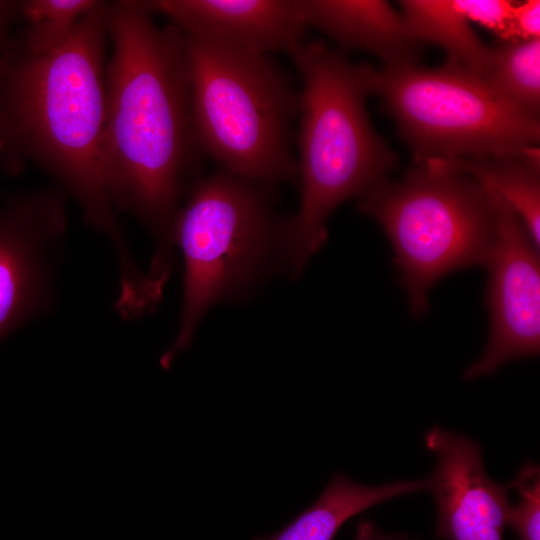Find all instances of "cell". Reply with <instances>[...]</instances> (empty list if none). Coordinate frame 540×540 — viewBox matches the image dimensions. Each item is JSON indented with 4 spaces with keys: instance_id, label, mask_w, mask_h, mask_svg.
Returning a JSON list of instances; mask_svg holds the SVG:
<instances>
[{
    "instance_id": "obj_1",
    "label": "cell",
    "mask_w": 540,
    "mask_h": 540,
    "mask_svg": "<svg viewBox=\"0 0 540 540\" xmlns=\"http://www.w3.org/2000/svg\"><path fill=\"white\" fill-rule=\"evenodd\" d=\"M147 1L109 3L102 178L115 210L155 241L149 271L171 274L172 229L202 154L193 129L185 38Z\"/></svg>"
},
{
    "instance_id": "obj_2",
    "label": "cell",
    "mask_w": 540,
    "mask_h": 540,
    "mask_svg": "<svg viewBox=\"0 0 540 540\" xmlns=\"http://www.w3.org/2000/svg\"><path fill=\"white\" fill-rule=\"evenodd\" d=\"M109 3L100 1L73 36L45 55L10 51L0 71L4 148L34 162L73 197L84 222L108 239L119 286L143 278L102 178Z\"/></svg>"
},
{
    "instance_id": "obj_3",
    "label": "cell",
    "mask_w": 540,
    "mask_h": 540,
    "mask_svg": "<svg viewBox=\"0 0 540 540\" xmlns=\"http://www.w3.org/2000/svg\"><path fill=\"white\" fill-rule=\"evenodd\" d=\"M290 55L301 79L295 134L301 193L288 220L284 268L295 278L325 244L333 210L386 180L396 157L370 125L359 65L320 41L303 42Z\"/></svg>"
},
{
    "instance_id": "obj_4",
    "label": "cell",
    "mask_w": 540,
    "mask_h": 540,
    "mask_svg": "<svg viewBox=\"0 0 540 540\" xmlns=\"http://www.w3.org/2000/svg\"><path fill=\"white\" fill-rule=\"evenodd\" d=\"M271 190L219 167L192 185L172 229L185 269L178 332L163 368L191 344L212 306L245 296L284 265L289 219L277 213Z\"/></svg>"
},
{
    "instance_id": "obj_5",
    "label": "cell",
    "mask_w": 540,
    "mask_h": 540,
    "mask_svg": "<svg viewBox=\"0 0 540 540\" xmlns=\"http://www.w3.org/2000/svg\"><path fill=\"white\" fill-rule=\"evenodd\" d=\"M184 38L192 123L202 154L270 188L297 182L299 91L284 70L267 55Z\"/></svg>"
},
{
    "instance_id": "obj_6",
    "label": "cell",
    "mask_w": 540,
    "mask_h": 540,
    "mask_svg": "<svg viewBox=\"0 0 540 540\" xmlns=\"http://www.w3.org/2000/svg\"><path fill=\"white\" fill-rule=\"evenodd\" d=\"M358 208L382 226L394 251L410 310H428L431 287L446 274L485 264L494 235L483 186L432 159L398 182L384 180L360 197Z\"/></svg>"
},
{
    "instance_id": "obj_7",
    "label": "cell",
    "mask_w": 540,
    "mask_h": 540,
    "mask_svg": "<svg viewBox=\"0 0 540 540\" xmlns=\"http://www.w3.org/2000/svg\"><path fill=\"white\" fill-rule=\"evenodd\" d=\"M359 70L367 94L384 99L418 164L517 154L539 142V117L500 98L462 66L362 64Z\"/></svg>"
},
{
    "instance_id": "obj_8",
    "label": "cell",
    "mask_w": 540,
    "mask_h": 540,
    "mask_svg": "<svg viewBox=\"0 0 540 540\" xmlns=\"http://www.w3.org/2000/svg\"><path fill=\"white\" fill-rule=\"evenodd\" d=\"M66 196L59 187H43L0 201V344L53 307Z\"/></svg>"
},
{
    "instance_id": "obj_9",
    "label": "cell",
    "mask_w": 540,
    "mask_h": 540,
    "mask_svg": "<svg viewBox=\"0 0 540 540\" xmlns=\"http://www.w3.org/2000/svg\"><path fill=\"white\" fill-rule=\"evenodd\" d=\"M479 183L494 218L493 241L484 264L489 277L490 334L482 357L465 371L466 379L490 375L504 363L536 356L540 350L539 247L506 201L489 185Z\"/></svg>"
},
{
    "instance_id": "obj_10",
    "label": "cell",
    "mask_w": 540,
    "mask_h": 540,
    "mask_svg": "<svg viewBox=\"0 0 540 540\" xmlns=\"http://www.w3.org/2000/svg\"><path fill=\"white\" fill-rule=\"evenodd\" d=\"M437 456L428 478L437 507L435 536L445 540H503L509 485L487 474L478 443L441 427L424 436Z\"/></svg>"
},
{
    "instance_id": "obj_11",
    "label": "cell",
    "mask_w": 540,
    "mask_h": 540,
    "mask_svg": "<svg viewBox=\"0 0 540 540\" xmlns=\"http://www.w3.org/2000/svg\"><path fill=\"white\" fill-rule=\"evenodd\" d=\"M152 12L166 16L185 36L243 52L289 54L308 26L301 0H155Z\"/></svg>"
},
{
    "instance_id": "obj_12",
    "label": "cell",
    "mask_w": 540,
    "mask_h": 540,
    "mask_svg": "<svg viewBox=\"0 0 540 540\" xmlns=\"http://www.w3.org/2000/svg\"><path fill=\"white\" fill-rule=\"evenodd\" d=\"M305 22L341 48L370 52L385 65L416 63L419 42L404 19L382 0H301Z\"/></svg>"
},
{
    "instance_id": "obj_13",
    "label": "cell",
    "mask_w": 540,
    "mask_h": 540,
    "mask_svg": "<svg viewBox=\"0 0 540 540\" xmlns=\"http://www.w3.org/2000/svg\"><path fill=\"white\" fill-rule=\"evenodd\" d=\"M429 489L427 479L367 486L337 472L318 499L286 527L252 540H333L353 516L389 499Z\"/></svg>"
},
{
    "instance_id": "obj_14",
    "label": "cell",
    "mask_w": 540,
    "mask_h": 540,
    "mask_svg": "<svg viewBox=\"0 0 540 540\" xmlns=\"http://www.w3.org/2000/svg\"><path fill=\"white\" fill-rule=\"evenodd\" d=\"M448 168L489 185L516 212L534 243L540 244L539 149L521 153L441 160Z\"/></svg>"
},
{
    "instance_id": "obj_15",
    "label": "cell",
    "mask_w": 540,
    "mask_h": 540,
    "mask_svg": "<svg viewBox=\"0 0 540 540\" xmlns=\"http://www.w3.org/2000/svg\"><path fill=\"white\" fill-rule=\"evenodd\" d=\"M403 19L417 42H433L448 53L449 63L481 77L491 48L477 37L455 0H404Z\"/></svg>"
},
{
    "instance_id": "obj_16",
    "label": "cell",
    "mask_w": 540,
    "mask_h": 540,
    "mask_svg": "<svg viewBox=\"0 0 540 540\" xmlns=\"http://www.w3.org/2000/svg\"><path fill=\"white\" fill-rule=\"evenodd\" d=\"M480 78L500 98L539 117L540 39L510 42L491 48Z\"/></svg>"
},
{
    "instance_id": "obj_17",
    "label": "cell",
    "mask_w": 540,
    "mask_h": 540,
    "mask_svg": "<svg viewBox=\"0 0 540 540\" xmlns=\"http://www.w3.org/2000/svg\"><path fill=\"white\" fill-rule=\"evenodd\" d=\"M98 0L20 1L21 18L26 27L14 51L45 55L62 47L75 33L82 18Z\"/></svg>"
},
{
    "instance_id": "obj_18",
    "label": "cell",
    "mask_w": 540,
    "mask_h": 540,
    "mask_svg": "<svg viewBox=\"0 0 540 540\" xmlns=\"http://www.w3.org/2000/svg\"><path fill=\"white\" fill-rule=\"evenodd\" d=\"M518 494L516 505H510L507 524L520 540H540V468L531 461L522 464L508 483Z\"/></svg>"
},
{
    "instance_id": "obj_19",
    "label": "cell",
    "mask_w": 540,
    "mask_h": 540,
    "mask_svg": "<svg viewBox=\"0 0 540 540\" xmlns=\"http://www.w3.org/2000/svg\"><path fill=\"white\" fill-rule=\"evenodd\" d=\"M468 21L489 29L506 43L517 42L513 15L516 5L511 0H455Z\"/></svg>"
},
{
    "instance_id": "obj_20",
    "label": "cell",
    "mask_w": 540,
    "mask_h": 540,
    "mask_svg": "<svg viewBox=\"0 0 540 540\" xmlns=\"http://www.w3.org/2000/svg\"><path fill=\"white\" fill-rule=\"evenodd\" d=\"M514 29L518 41L539 39L540 1L516 2L513 15Z\"/></svg>"
},
{
    "instance_id": "obj_21",
    "label": "cell",
    "mask_w": 540,
    "mask_h": 540,
    "mask_svg": "<svg viewBox=\"0 0 540 540\" xmlns=\"http://www.w3.org/2000/svg\"><path fill=\"white\" fill-rule=\"evenodd\" d=\"M21 18L20 1H0V58L11 50L9 32L14 22Z\"/></svg>"
},
{
    "instance_id": "obj_22",
    "label": "cell",
    "mask_w": 540,
    "mask_h": 540,
    "mask_svg": "<svg viewBox=\"0 0 540 540\" xmlns=\"http://www.w3.org/2000/svg\"><path fill=\"white\" fill-rule=\"evenodd\" d=\"M354 540H419L404 535L384 533L373 522L363 519L357 524Z\"/></svg>"
},
{
    "instance_id": "obj_23",
    "label": "cell",
    "mask_w": 540,
    "mask_h": 540,
    "mask_svg": "<svg viewBox=\"0 0 540 540\" xmlns=\"http://www.w3.org/2000/svg\"><path fill=\"white\" fill-rule=\"evenodd\" d=\"M3 149H4V144H3L1 127H0V151L3 150Z\"/></svg>"
},
{
    "instance_id": "obj_24",
    "label": "cell",
    "mask_w": 540,
    "mask_h": 540,
    "mask_svg": "<svg viewBox=\"0 0 540 540\" xmlns=\"http://www.w3.org/2000/svg\"><path fill=\"white\" fill-rule=\"evenodd\" d=\"M2 67H3V60L0 58V71H1Z\"/></svg>"
}]
</instances>
